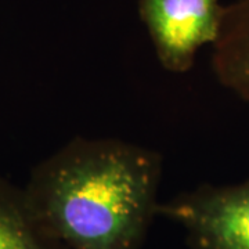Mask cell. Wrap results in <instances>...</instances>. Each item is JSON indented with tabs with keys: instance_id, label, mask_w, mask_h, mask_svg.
<instances>
[{
	"instance_id": "obj_1",
	"label": "cell",
	"mask_w": 249,
	"mask_h": 249,
	"mask_svg": "<svg viewBox=\"0 0 249 249\" xmlns=\"http://www.w3.org/2000/svg\"><path fill=\"white\" fill-rule=\"evenodd\" d=\"M162 157L119 139L75 137L24 187L36 217L67 249H142L158 216Z\"/></svg>"
},
{
	"instance_id": "obj_2",
	"label": "cell",
	"mask_w": 249,
	"mask_h": 249,
	"mask_svg": "<svg viewBox=\"0 0 249 249\" xmlns=\"http://www.w3.org/2000/svg\"><path fill=\"white\" fill-rule=\"evenodd\" d=\"M157 212L183 229L191 249H249V176L180 193Z\"/></svg>"
},
{
	"instance_id": "obj_3",
	"label": "cell",
	"mask_w": 249,
	"mask_h": 249,
	"mask_svg": "<svg viewBox=\"0 0 249 249\" xmlns=\"http://www.w3.org/2000/svg\"><path fill=\"white\" fill-rule=\"evenodd\" d=\"M219 0H140L139 16L160 65L186 73L204 46H213L222 27Z\"/></svg>"
},
{
	"instance_id": "obj_4",
	"label": "cell",
	"mask_w": 249,
	"mask_h": 249,
	"mask_svg": "<svg viewBox=\"0 0 249 249\" xmlns=\"http://www.w3.org/2000/svg\"><path fill=\"white\" fill-rule=\"evenodd\" d=\"M212 50L216 79L249 104V0L224 6L220 34Z\"/></svg>"
},
{
	"instance_id": "obj_5",
	"label": "cell",
	"mask_w": 249,
	"mask_h": 249,
	"mask_svg": "<svg viewBox=\"0 0 249 249\" xmlns=\"http://www.w3.org/2000/svg\"><path fill=\"white\" fill-rule=\"evenodd\" d=\"M0 249H67L36 217L24 187L0 178Z\"/></svg>"
}]
</instances>
